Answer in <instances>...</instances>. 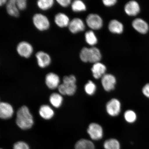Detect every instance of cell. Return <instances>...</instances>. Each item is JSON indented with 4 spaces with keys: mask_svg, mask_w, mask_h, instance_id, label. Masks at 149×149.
<instances>
[{
    "mask_svg": "<svg viewBox=\"0 0 149 149\" xmlns=\"http://www.w3.org/2000/svg\"><path fill=\"white\" fill-rule=\"evenodd\" d=\"M14 109L12 105L7 102H1L0 104V117L3 119H8L13 116Z\"/></svg>",
    "mask_w": 149,
    "mask_h": 149,
    "instance_id": "cell-12",
    "label": "cell"
},
{
    "mask_svg": "<svg viewBox=\"0 0 149 149\" xmlns=\"http://www.w3.org/2000/svg\"><path fill=\"white\" fill-rule=\"evenodd\" d=\"M85 38L87 43L89 45L94 46L97 43V38L93 31H88L86 33Z\"/></svg>",
    "mask_w": 149,
    "mask_h": 149,
    "instance_id": "cell-26",
    "label": "cell"
},
{
    "mask_svg": "<svg viewBox=\"0 0 149 149\" xmlns=\"http://www.w3.org/2000/svg\"><path fill=\"white\" fill-rule=\"evenodd\" d=\"M116 80L115 76L111 74H105L102 77L101 83L104 90L107 92L113 90L115 88Z\"/></svg>",
    "mask_w": 149,
    "mask_h": 149,
    "instance_id": "cell-9",
    "label": "cell"
},
{
    "mask_svg": "<svg viewBox=\"0 0 149 149\" xmlns=\"http://www.w3.org/2000/svg\"><path fill=\"white\" fill-rule=\"evenodd\" d=\"M124 117L126 122L130 123L134 122L137 119L136 115L135 112L130 110L125 112Z\"/></svg>",
    "mask_w": 149,
    "mask_h": 149,
    "instance_id": "cell-28",
    "label": "cell"
},
{
    "mask_svg": "<svg viewBox=\"0 0 149 149\" xmlns=\"http://www.w3.org/2000/svg\"><path fill=\"white\" fill-rule=\"evenodd\" d=\"M74 149H96L92 141L88 139H82L78 141L74 145Z\"/></svg>",
    "mask_w": 149,
    "mask_h": 149,
    "instance_id": "cell-21",
    "label": "cell"
},
{
    "mask_svg": "<svg viewBox=\"0 0 149 149\" xmlns=\"http://www.w3.org/2000/svg\"><path fill=\"white\" fill-rule=\"evenodd\" d=\"M132 26L138 32L142 34L148 33L149 26L148 23L141 18H136L132 22Z\"/></svg>",
    "mask_w": 149,
    "mask_h": 149,
    "instance_id": "cell-15",
    "label": "cell"
},
{
    "mask_svg": "<svg viewBox=\"0 0 149 149\" xmlns=\"http://www.w3.org/2000/svg\"><path fill=\"white\" fill-rule=\"evenodd\" d=\"M35 57L37 64L41 68H46L51 64V58L49 55L45 52L42 51L37 52Z\"/></svg>",
    "mask_w": 149,
    "mask_h": 149,
    "instance_id": "cell-10",
    "label": "cell"
},
{
    "mask_svg": "<svg viewBox=\"0 0 149 149\" xmlns=\"http://www.w3.org/2000/svg\"><path fill=\"white\" fill-rule=\"evenodd\" d=\"M56 1L59 5L64 8L68 7L72 4L71 0H57Z\"/></svg>",
    "mask_w": 149,
    "mask_h": 149,
    "instance_id": "cell-31",
    "label": "cell"
},
{
    "mask_svg": "<svg viewBox=\"0 0 149 149\" xmlns=\"http://www.w3.org/2000/svg\"><path fill=\"white\" fill-rule=\"evenodd\" d=\"M16 124L21 129L26 130L32 127L33 124L32 115L25 106L19 108L17 114Z\"/></svg>",
    "mask_w": 149,
    "mask_h": 149,
    "instance_id": "cell-1",
    "label": "cell"
},
{
    "mask_svg": "<svg viewBox=\"0 0 149 149\" xmlns=\"http://www.w3.org/2000/svg\"><path fill=\"white\" fill-rule=\"evenodd\" d=\"M49 101L52 105L56 108H59L62 104L63 98L60 94L54 93L50 97Z\"/></svg>",
    "mask_w": 149,
    "mask_h": 149,
    "instance_id": "cell-23",
    "label": "cell"
},
{
    "mask_svg": "<svg viewBox=\"0 0 149 149\" xmlns=\"http://www.w3.org/2000/svg\"><path fill=\"white\" fill-rule=\"evenodd\" d=\"M103 146L105 149H120V142L115 139L107 140L104 142Z\"/></svg>",
    "mask_w": 149,
    "mask_h": 149,
    "instance_id": "cell-24",
    "label": "cell"
},
{
    "mask_svg": "<svg viewBox=\"0 0 149 149\" xmlns=\"http://www.w3.org/2000/svg\"><path fill=\"white\" fill-rule=\"evenodd\" d=\"M39 113L41 117L45 120H50L54 114L53 109L47 105H43L40 108Z\"/></svg>",
    "mask_w": 149,
    "mask_h": 149,
    "instance_id": "cell-20",
    "label": "cell"
},
{
    "mask_svg": "<svg viewBox=\"0 0 149 149\" xmlns=\"http://www.w3.org/2000/svg\"><path fill=\"white\" fill-rule=\"evenodd\" d=\"M80 58L84 62L95 63L100 62L102 58L101 52L98 48L84 47L80 53Z\"/></svg>",
    "mask_w": 149,
    "mask_h": 149,
    "instance_id": "cell-3",
    "label": "cell"
},
{
    "mask_svg": "<svg viewBox=\"0 0 149 149\" xmlns=\"http://www.w3.org/2000/svg\"><path fill=\"white\" fill-rule=\"evenodd\" d=\"M121 108L120 102L116 98L112 99L106 105V110L108 114L113 117L116 116L120 114Z\"/></svg>",
    "mask_w": 149,
    "mask_h": 149,
    "instance_id": "cell-7",
    "label": "cell"
},
{
    "mask_svg": "<svg viewBox=\"0 0 149 149\" xmlns=\"http://www.w3.org/2000/svg\"><path fill=\"white\" fill-rule=\"evenodd\" d=\"M16 0H9L6 5V10L7 13L13 17H18L19 16V10L17 6Z\"/></svg>",
    "mask_w": 149,
    "mask_h": 149,
    "instance_id": "cell-18",
    "label": "cell"
},
{
    "mask_svg": "<svg viewBox=\"0 0 149 149\" xmlns=\"http://www.w3.org/2000/svg\"><path fill=\"white\" fill-rule=\"evenodd\" d=\"M16 51L20 56L29 58L32 55L33 46L29 42L25 41L19 42L16 47Z\"/></svg>",
    "mask_w": 149,
    "mask_h": 149,
    "instance_id": "cell-5",
    "label": "cell"
},
{
    "mask_svg": "<svg viewBox=\"0 0 149 149\" xmlns=\"http://www.w3.org/2000/svg\"><path fill=\"white\" fill-rule=\"evenodd\" d=\"M93 75L95 79H98L105 74L107 68L105 65L100 62L94 63L92 69Z\"/></svg>",
    "mask_w": 149,
    "mask_h": 149,
    "instance_id": "cell-17",
    "label": "cell"
},
{
    "mask_svg": "<svg viewBox=\"0 0 149 149\" xmlns=\"http://www.w3.org/2000/svg\"><path fill=\"white\" fill-rule=\"evenodd\" d=\"M32 21L35 27L41 31H47L51 25L47 17L41 13H36L33 15Z\"/></svg>",
    "mask_w": 149,
    "mask_h": 149,
    "instance_id": "cell-4",
    "label": "cell"
},
{
    "mask_svg": "<svg viewBox=\"0 0 149 149\" xmlns=\"http://www.w3.org/2000/svg\"><path fill=\"white\" fill-rule=\"evenodd\" d=\"M85 91L89 95H92L95 94L96 90V86L92 81H89L85 86Z\"/></svg>",
    "mask_w": 149,
    "mask_h": 149,
    "instance_id": "cell-27",
    "label": "cell"
},
{
    "mask_svg": "<svg viewBox=\"0 0 149 149\" xmlns=\"http://www.w3.org/2000/svg\"><path fill=\"white\" fill-rule=\"evenodd\" d=\"M86 22L87 26L93 30L100 29L103 25L102 18L96 14H89L86 18Z\"/></svg>",
    "mask_w": 149,
    "mask_h": 149,
    "instance_id": "cell-8",
    "label": "cell"
},
{
    "mask_svg": "<svg viewBox=\"0 0 149 149\" xmlns=\"http://www.w3.org/2000/svg\"><path fill=\"white\" fill-rule=\"evenodd\" d=\"M125 11L128 15L135 16L140 12V7L137 2L134 1H130L125 5Z\"/></svg>",
    "mask_w": 149,
    "mask_h": 149,
    "instance_id": "cell-14",
    "label": "cell"
},
{
    "mask_svg": "<svg viewBox=\"0 0 149 149\" xmlns=\"http://www.w3.org/2000/svg\"><path fill=\"white\" fill-rule=\"evenodd\" d=\"M16 3L19 11L24 10L26 8L27 1L26 0H16Z\"/></svg>",
    "mask_w": 149,
    "mask_h": 149,
    "instance_id": "cell-30",
    "label": "cell"
},
{
    "mask_svg": "<svg viewBox=\"0 0 149 149\" xmlns=\"http://www.w3.org/2000/svg\"><path fill=\"white\" fill-rule=\"evenodd\" d=\"M102 2L105 6L111 7L116 4L117 1L116 0H104Z\"/></svg>",
    "mask_w": 149,
    "mask_h": 149,
    "instance_id": "cell-32",
    "label": "cell"
},
{
    "mask_svg": "<svg viewBox=\"0 0 149 149\" xmlns=\"http://www.w3.org/2000/svg\"><path fill=\"white\" fill-rule=\"evenodd\" d=\"M54 20L56 25L61 28L68 27L70 22L68 16L63 13H59L56 14Z\"/></svg>",
    "mask_w": 149,
    "mask_h": 149,
    "instance_id": "cell-16",
    "label": "cell"
},
{
    "mask_svg": "<svg viewBox=\"0 0 149 149\" xmlns=\"http://www.w3.org/2000/svg\"><path fill=\"white\" fill-rule=\"evenodd\" d=\"M142 92L145 96L149 98V83L146 84L143 87Z\"/></svg>",
    "mask_w": 149,
    "mask_h": 149,
    "instance_id": "cell-33",
    "label": "cell"
},
{
    "mask_svg": "<svg viewBox=\"0 0 149 149\" xmlns=\"http://www.w3.org/2000/svg\"><path fill=\"white\" fill-rule=\"evenodd\" d=\"M68 28L70 32L74 34L84 30L85 24L81 19L75 18L70 20Z\"/></svg>",
    "mask_w": 149,
    "mask_h": 149,
    "instance_id": "cell-11",
    "label": "cell"
},
{
    "mask_svg": "<svg viewBox=\"0 0 149 149\" xmlns=\"http://www.w3.org/2000/svg\"><path fill=\"white\" fill-rule=\"evenodd\" d=\"M60 79L57 74L54 72H49L46 74L45 83L49 89H55L59 86Z\"/></svg>",
    "mask_w": 149,
    "mask_h": 149,
    "instance_id": "cell-13",
    "label": "cell"
},
{
    "mask_svg": "<svg viewBox=\"0 0 149 149\" xmlns=\"http://www.w3.org/2000/svg\"><path fill=\"white\" fill-rule=\"evenodd\" d=\"M109 29L112 33L120 34L124 30V26L122 24L116 20H113L110 22Z\"/></svg>",
    "mask_w": 149,
    "mask_h": 149,
    "instance_id": "cell-19",
    "label": "cell"
},
{
    "mask_svg": "<svg viewBox=\"0 0 149 149\" xmlns=\"http://www.w3.org/2000/svg\"><path fill=\"white\" fill-rule=\"evenodd\" d=\"M63 83L58 87L59 92L63 95H73L75 93L77 86L76 79L74 75L65 76L63 78Z\"/></svg>",
    "mask_w": 149,
    "mask_h": 149,
    "instance_id": "cell-2",
    "label": "cell"
},
{
    "mask_svg": "<svg viewBox=\"0 0 149 149\" xmlns=\"http://www.w3.org/2000/svg\"><path fill=\"white\" fill-rule=\"evenodd\" d=\"M72 9L75 12H79L86 10V6L83 2L80 0H76L71 4Z\"/></svg>",
    "mask_w": 149,
    "mask_h": 149,
    "instance_id": "cell-25",
    "label": "cell"
},
{
    "mask_svg": "<svg viewBox=\"0 0 149 149\" xmlns=\"http://www.w3.org/2000/svg\"><path fill=\"white\" fill-rule=\"evenodd\" d=\"M13 149H30L29 145L24 141H20L15 143Z\"/></svg>",
    "mask_w": 149,
    "mask_h": 149,
    "instance_id": "cell-29",
    "label": "cell"
},
{
    "mask_svg": "<svg viewBox=\"0 0 149 149\" xmlns=\"http://www.w3.org/2000/svg\"><path fill=\"white\" fill-rule=\"evenodd\" d=\"M37 5L40 10L46 11L49 10L54 4V0H38L37 1Z\"/></svg>",
    "mask_w": 149,
    "mask_h": 149,
    "instance_id": "cell-22",
    "label": "cell"
},
{
    "mask_svg": "<svg viewBox=\"0 0 149 149\" xmlns=\"http://www.w3.org/2000/svg\"><path fill=\"white\" fill-rule=\"evenodd\" d=\"M8 1L6 0H1L0 1V6H2L4 5H6V3Z\"/></svg>",
    "mask_w": 149,
    "mask_h": 149,
    "instance_id": "cell-34",
    "label": "cell"
},
{
    "mask_svg": "<svg viewBox=\"0 0 149 149\" xmlns=\"http://www.w3.org/2000/svg\"></svg>",
    "mask_w": 149,
    "mask_h": 149,
    "instance_id": "cell-35",
    "label": "cell"
},
{
    "mask_svg": "<svg viewBox=\"0 0 149 149\" xmlns=\"http://www.w3.org/2000/svg\"><path fill=\"white\" fill-rule=\"evenodd\" d=\"M87 132L91 138L94 141L99 140L103 135L102 126L96 123H92L89 125Z\"/></svg>",
    "mask_w": 149,
    "mask_h": 149,
    "instance_id": "cell-6",
    "label": "cell"
}]
</instances>
